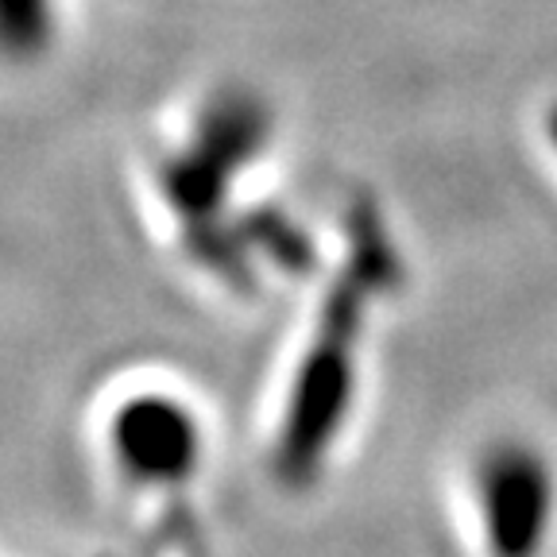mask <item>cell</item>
I'll list each match as a JSON object with an SVG mask.
<instances>
[{
  "mask_svg": "<svg viewBox=\"0 0 557 557\" xmlns=\"http://www.w3.org/2000/svg\"><path fill=\"white\" fill-rule=\"evenodd\" d=\"M465 515L480 557H549L557 546V457L531 434H496L472 453Z\"/></svg>",
  "mask_w": 557,
  "mask_h": 557,
  "instance_id": "1",
  "label": "cell"
},
{
  "mask_svg": "<svg viewBox=\"0 0 557 557\" xmlns=\"http://www.w3.org/2000/svg\"><path fill=\"white\" fill-rule=\"evenodd\" d=\"M375 275V271H372ZM368 275H352L345 290L330 298L322 330L313 337V348L302 360L290 418L283 426V469L306 480L322 469V457L345 430V418L357 399V357H360V325H364V290Z\"/></svg>",
  "mask_w": 557,
  "mask_h": 557,
  "instance_id": "2",
  "label": "cell"
},
{
  "mask_svg": "<svg viewBox=\"0 0 557 557\" xmlns=\"http://www.w3.org/2000/svg\"><path fill=\"white\" fill-rule=\"evenodd\" d=\"M51 35V4L47 0H0V47L35 51Z\"/></svg>",
  "mask_w": 557,
  "mask_h": 557,
  "instance_id": "3",
  "label": "cell"
},
{
  "mask_svg": "<svg viewBox=\"0 0 557 557\" xmlns=\"http://www.w3.org/2000/svg\"><path fill=\"white\" fill-rule=\"evenodd\" d=\"M542 139H546V151L554 156L557 163V101L546 109V116H542Z\"/></svg>",
  "mask_w": 557,
  "mask_h": 557,
  "instance_id": "4",
  "label": "cell"
}]
</instances>
